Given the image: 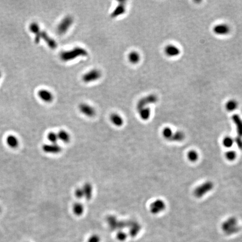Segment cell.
I'll list each match as a JSON object with an SVG mask.
<instances>
[{"label":"cell","mask_w":242,"mask_h":242,"mask_svg":"<svg viewBox=\"0 0 242 242\" xmlns=\"http://www.w3.org/2000/svg\"><path fill=\"white\" fill-rule=\"evenodd\" d=\"M88 52L86 49L76 47L69 51H63L60 54V58L63 62H66L75 60L78 57H87Z\"/></svg>","instance_id":"1"},{"label":"cell","mask_w":242,"mask_h":242,"mask_svg":"<svg viewBox=\"0 0 242 242\" xmlns=\"http://www.w3.org/2000/svg\"><path fill=\"white\" fill-rule=\"evenodd\" d=\"M74 22V18L71 15H67L63 18L57 26V31L60 35H63L67 32Z\"/></svg>","instance_id":"2"},{"label":"cell","mask_w":242,"mask_h":242,"mask_svg":"<svg viewBox=\"0 0 242 242\" xmlns=\"http://www.w3.org/2000/svg\"><path fill=\"white\" fill-rule=\"evenodd\" d=\"M237 227V221L234 217H230L223 223L222 225V229L227 234H231L238 231Z\"/></svg>","instance_id":"3"},{"label":"cell","mask_w":242,"mask_h":242,"mask_svg":"<svg viewBox=\"0 0 242 242\" xmlns=\"http://www.w3.org/2000/svg\"><path fill=\"white\" fill-rule=\"evenodd\" d=\"M157 101V97L155 94H149L145 97H142L138 101L136 105V109L138 111L142 108L149 107V105L156 103Z\"/></svg>","instance_id":"4"},{"label":"cell","mask_w":242,"mask_h":242,"mask_svg":"<svg viewBox=\"0 0 242 242\" xmlns=\"http://www.w3.org/2000/svg\"><path fill=\"white\" fill-rule=\"evenodd\" d=\"M101 72L99 70L94 68L83 75L82 81L86 84L95 82L101 78Z\"/></svg>","instance_id":"5"},{"label":"cell","mask_w":242,"mask_h":242,"mask_svg":"<svg viewBox=\"0 0 242 242\" xmlns=\"http://www.w3.org/2000/svg\"><path fill=\"white\" fill-rule=\"evenodd\" d=\"M214 184L211 182L207 181L201 184L194 191V196L197 198H201L212 190Z\"/></svg>","instance_id":"6"},{"label":"cell","mask_w":242,"mask_h":242,"mask_svg":"<svg viewBox=\"0 0 242 242\" xmlns=\"http://www.w3.org/2000/svg\"><path fill=\"white\" fill-rule=\"evenodd\" d=\"M166 208V204L163 200L157 199L150 205V211L154 215H157L163 212Z\"/></svg>","instance_id":"7"},{"label":"cell","mask_w":242,"mask_h":242,"mask_svg":"<svg viewBox=\"0 0 242 242\" xmlns=\"http://www.w3.org/2000/svg\"><path fill=\"white\" fill-rule=\"evenodd\" d=\"M78 109L82 114L88 117L91 118L96 114V111L95 108L91 105L86 103H81L79 105Z\"/></svg>","instance_id":"8"},{"label":"cell","mask_w":242,"mask_h":242,"mask_svg":"<svg viewBox=\"0 0 242 242\" xmlns=\"http://www.w3.org/2000/svg\"><path fill=\"white\" fill-rule=\"evenodd\" d=\"M43 151L45 153L51 154H57L61 152L62 148L57 144H45L42 146Z\"/></svg>","instance_id":"9"},{"label":"cell","mask_w":242,"mask_h":242,"mask_svg":"<svg viewBox=\"0 0 242 242\" xmlns=\"http://www.w3.org/2000/svg\"><path fill=\"white\" fill-rule=\"evenodd\" d=\"M126 2L125 1H120L119 2V4L116 6L114 10L112 11V13L111 14V17L114 19L116 18H118L121 15H123L126 11Z\"/></svg>","instance_id":"10"},{"label":"cell","mask_w":242,"mask_h":242,"mask_svg":"<svg viewBox=\"0 0 242 242\" xmlns=\"http://www.w3.org/2000/svg\"><path fill=\"white\" fill-rule=\"evenodd\" d=\"M40 38L41 39L44 40V41H45L47 45H48L49 47L52 49H55L57 47V44L56 41L51 37L47 33L46 31L41 30V33L40 35Z\"/></svg>","instance_id":"11"},{"label":"cell","mask_w":242,"mask_h":242,"mask_svg":"<svg viewBox=\"0 0 242 242\" xmlns=\"http://www.w3.org/2000/svg\"><path fill=\"white\" fill-rule=\"evenodd\" d=\"M180 49L174 45H168L164 48L165 54L169 57H174L180 54Z\"/></svg>","instance_id":"12"},{"label":"cell","mask_w":242,"mask_h":242,"mask_svg":"<svg viewBox=\"0 0 242 242\" xmlns=\"http://www.w3.org/2000/svg\"><path fill=\"white\" fill-rule=\"evenodd\" d=\"M129 234L131 237H135L141 230V225L137 221L130 220L129 225Z\"/></svg>","instance_id":"13"},{"label":"cell","mask_w":242,"mask_h":242,"mask_svg":"<svg viewBox=\"0 0 242 242\" xmlns=\"http://www.w3.org/2000/svg\"><path fill=\"white\" fill-rule=\"evenodd\" d=\"M29 30L32 33H33L35 35V39H34L35 43L38 44L41 41L40 35H41V30L40 29L37 23L32 22L31 24H30V26H29Z\"/></svg>","instance_id":"14"},{"label":"cell","mask_w":242,"mask_h":242,"mask_svg":"<svg viewBox=\"0 0 242 242\" xmlns=\"http://www.w3.org/2000/svg\"><path fill=\"white\" fill-rule=\"evenodd\" d=\"M38 95L42 101L47 103H50L53 100L52 93L47 90H40L38 93Z\"/></svg>","instance_id":"15"},{"label":"cell","mask_w":242,"mask_h":242,"mask_svg":"<svg viewBox=\"0 0 242 242\" xmlns=\"http://www.w3.org/2000/svg\"><path fill=\"white\" fill-rule=\"evenodd\" d=\"M82 188L84 194V198L86 200H90L93 194V188L91 184L89 182L85 183Z\"/></svg>","instance_id":"16"},{"label":"cell","mask_w":242,"mask_h":242,"mask_svg":"<svg viewBox=\"0 0 242 242\" xmlns=\"http://www.w3.org/2000/svg\"><path fill=\"white\" fill-rule=\"evenodd\" d=\"M109 119L111 123L116 127H119L123 126L124 123L123 118L122 116H120L118 113H114L111 114L109 117Z\"/></svg>","instance_id":"17"},{"label":"cell","mask_w":242,"mask_h":242,"mask_svg":"<svg viewBox=\"0 0 242 242\" xmlns=\"http://www.w3.org/2000/svg\"><path fill=\"white\" fill-rule=\"evenodd\" d=\"M213 30L217 35H226L229 33L230 28L226 24H219L214 28Z\"/></svg>","instance_id":"18"},{"label":"cell","mask_w":242,"mask_h":242,"mask_svg":"<svg viewBox=\"0 0 242 242\" xmlns=\"http://www.w3.org/2000/svg\"><path fill=\"white\" fill-rule=\"evenodd\" d=\"M141 60V56L139 53L137 51H133L129 53L128 55V60L133 65H136Z\"/></svg>","instance_id":"19"},{"label":"cell","mask_w":242,"mask_h":242,"mask_svg":"<svg viewBox=\"0 0 242 242\" xmlns=\"http://www.w3.org/2000/svg\"><path fill=\"white\" fill-rule=\"evenodd\" d=\"M6 141L7 145L12 149L16 148L19 145V139L14 135H8L6 138Z\"/></svg>","instance_id":"20"},{"label":"cell","mask_w":242,"mask_h":242,"mask_svg":"<svg viewBox=\"0 0 242 242\" xmlns=\"http://www.w3.org/2000/svg\"><path fill=\"white\" fill-rule=\"evenodd\" d=\"M140 118L143 121H148L151 116V109L149 107L138 111Z\"/></svg>","instance_id":"21"},{"label":"cell","mask_w":242,"mask_h":242,"mask_svg":"<svg viewBox=\"0 0 242 242\" xmlns=\"http://www.w3.org/2000/svg\"><path fill=\"white\" fill-rule=\"evenodd\" d=\"M232 119L233 122H234L237 129V132L238 136L240 138L242 137V120L238 114H234L232 117Z\"/></svg>","instance_id":"22"},{"label":"cell","mask_w":242,"mask_h":242,"mask_svg":"<svg viewBox=\"0 0 242 242\" xmlns=\"http://www.w3.org/2000/svg\"><path fill=\"white\" fill-rule=\"evenodd\" d=\"M58 140L61 141L63 142L64 143H68L70 141L71 136L69 133L65 130H60L58 133Z\"/></svg>","instance_id":"23"},{"label":"cell","mask_w":242,"mask_h":242,"mask_svg":"<svg viewBox=\"0 0 242 242\" xmlns=\"http://www.w3.org/2000/svg\"><path fill=\"white\" fill-rule=\"evenodd\" d=\"M72 211L76 216H81L84 212V207L81 203H75L73 205Z\"/></svg>","instance_id":"24"},{"label":"cell","mask_w":242,"mask_h":242,"mask_svg":"<svg viewBox=\"0 0 242 242\" xmlns=\"http://www.w3.org/2000/svg\"><path fill=\"white\" fill-rule=\"evenodd\" d=\"M185 138L184 133L182 131H177L174 133L170 141H171L181 142L183 141Z\"/></svg>","instance_id":"25"},{"label":"cell","mask_w":242,"mask_h":242,"mask_svg":"<svg viewBox=\"0 0 242 242\" xmlns=\"http://www.w3.org/2000/svg\"><path fill=\"white\" fill-rule=\"evenodd\" d=\"M173 134L174 133H173V131L169 127H165L162 131L163 136L164 137V138H165L166 140H170L171 139V137H172Z\"/></svg>","instance_id":"26"},{"label":"cell","mask_w":242,"mask_h":242,"mask_svg":"<svg viewBox=\"0 0 242 242\" xmlns=\"http://www.w3.org/2000/svg\"><path fill=\"white\" fill-rule=\"evenodd\" d=\"M238 107V103L234 100L228 101L226 104V109L227 111L232 112L235 110Z\"/></svg>","instance_id":"27"},{"label":"cell","mask_w":242,"mask_h":242,"mask_svg":"<svg viewBox=\"0 0 242 242\" xmlns=\"http://www.w3.org/2000/svg\"><path fill=\"white\" fill-rule=\"evenodd\" d=\"M187 158L191 162H195L198 159V154L194 150H190L187 153Z\"/></svg>","instance_id":"28"},{"label":"cell","mask_w":242,"mask_h":242,"mask_svg":"<svg viewBox=\"0 0 242 242\" xmlns=\"http://www.w3.org/2000/svg\"><path fill=\"white\" fill-rule=\"evenodd\" d=\"M47 138L49 141L52 144H57V142L58 140V134L53 132H51L48 133L47 135Z\"/></svg>","instance_id":"29"},{"label":"cell","mask_w":242,"mask_h":242,"mask_svg":"<svg viewBox=\"0 0 242 242\" xmlns=\"http://www.w3.org/2000/svg\"><path fill=\"white\" fill-rule=\"evenodd\" d=\"M233 144H234V140L231 137L227 136V137L224 138L223 140V144L225 147L229 148L233 146Z\"/></svg>","instance_id":"30"},{"label":"cell","mask_w":242,"mask_h":242,"mask_svg":"<svg viewBox=\"0 0 242 242\" xmlns=\"http://www.w3.org/2000/svg\"><path fill=\"white\" fill-rule=\"evenodd\" d=\"M127 234L122 230H119L116 234V238L120 242H124L126 240Z\"/></svg>","instance_id":"31"},{"label":"cell","mask_w":242,"mask_h":242,"mask_svg":"<svg viewBox=\"0 0 242 242\" xmlns=\"http://www.w3.org/2000/svg\"><path fill=\"white\" fill-rule=\"evenodd\" d=\"M225 157L227 160L229 161L234 160L237 157V153L235 151L233 150L228 151L225 154Z\"/></svg>","instance_id":"32"},{"label":"cell","mask_w":242,"mask_h":242,"mask_svg":"<svg viewBox=\"0 0 242 242\" xmlns=\"http://www.w3.org/2000/svg\"><path fill=\"white\" fill-rule=\"evenodd\" d=\"M75 196L78 199H82L84 198V194L82 188H78L75 191Z\"/></svg>","instance_id":"33"},{"label":"cell","mask_w":242,"mask_h":242,"mask_svg":"<svg viewBox=\"0 0 242 242\" xmlns=\"http://www.w3.org/2000/svg\"><path fill=\"white\" fill-rule=\"evenodd\" d=\"M101 242V238L97 234L92 235L90 236L88 240V242Z\"/></svg>","instance_id":"34"},{"label":"cell","mask_w":242,"mask_h":242,"mask_svg":"<svg viewBox=\"0 0 242 242\" xmlns=\"http://www.w3.org/2000/svg\"><path fill=\"white\" fill-rule=\"evenodd\" d=\"M236 142L237 144V145L239 146V148L240 149H242V140L240 138H237L236 140Z\"/></svg>","instance_id":"35"},{"label":"cell","mask_w":242,"mask_h":242,"mask_svg":"<svg viewBox=\"0 0 242 242\" xmlns=\"http://www.w3.org/2000/svg\"><path fill=\"white\" fill-rule=\"evenodd\" d=\"M1 72H0V78H1Z\"/></svg>","instance_id":"36"},{"label":"cell","mask_w":242,"mask_h":242,"mask_svg":"<svg viewBox=\"0 0 242 242\" xmlns=\"http://www.w3.org/2000/svg\"><path fill=\"white\" fill-rule=\"evenodd\" d=\"M1 207H0V212H1Z\"/></svg>","instance_id":"37"}]
</instances>
